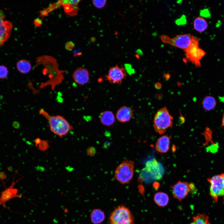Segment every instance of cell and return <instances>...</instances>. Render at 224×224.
<instances>
[{
  "label": "cell",
  "instance_id": "obj_1",
  "mask_svg": "<svg viewBox=\"0 0 224 224\" xmlns=\"http://www.w3.org/2000/svg\"><path fill=\"white\" fill-rule=\"evenodd\" d=\"M36 65L42 64L44 67L43 73L48 75L49 80L45 82H42L40 85V89L50 85L52 90H54L56 86L60 84L64 79L63 73L64 70L58 69L57 60L52 56L44 55L37 58Z\"/></svg>",
  "mask_w": 224,
  "mask_h": 224
},
{
  "label": "cell",
  "instance_id": "obj_2",
  "mask_svg": "<svg viewBox=\"0 0 224 224\" xmlns=\"http://www.w3.org/2000/svg\"><path fill=\"white\" fill-rule=\"evenodd\" d=\"M39 113L48 121L51 131L60 137L66 135L73 129V126L62 116H52L43 109H40Z\"/></svg>",
  "mask_w": 224,
  "mask_h": 224
},
{
  "label": "cell",
  "instance_id": "obj_3",
  "mask_svg": "<svg viewBox=\"0 0 224 224\" xmlns=\"http://www.w3.org/2000/svg\"><path fill=\"white\" fill-rule=\"evenodd\" d=\"M173 119L166 107L160 109L155 114L153 120L155 131L160 134H163L168 128L172 127Z\"/></svg>",
  "mask_w": 224,
  "mask_h": 224
},
{
  "label": "cell",
  "instance_id": "obj_4",
  "mask_svg": "<svg viewBox=\"0 0 224 224\" xmlns=\"http://www.w3.org/2000/svg\"><path fill=\"white\" fill-rule=\"evenodd\" d=\"M164 173L162 164L154 159L147 161L142 170L140 177L141 180L153 181L161 179Z\"/></svg>",
  "mask_w": 224,
  "mask_h": 224
},
{
  "label": "cell",
  "instance_id": "obj_5",
  "mask_svg": "<svg viewBox=\"0 0 224 224\" xmlns=\"http://www.w3.org/2000/svg\"><path fill=\"white\" fill-rule=\"evenodd\" d=\"M134 163L131 160H127L123 161L116 169L114 178L122 184L129 183L133 177Z\"/></svg>",
  "mask_w": 224,
  "mask_h": 224
},
{
  "label": "cell",
  "instance_id": "obj_6",
  "mask_svg": "<svg viewBox=\"0 0 224 224\" xmlns=\"http://www.w3.org/2000/svg\"><path fill=\"white\" fill-rule=\"evenodd\" d=\"M110 224H134V219L130 210L124 205L116 208L110 214Z\"/></svg>",
  "mask_w": 224,
  "mask_h": 224
},
{
  "label": "cell",
  "instance_id": "obj_7",
  "mask_svg": "<svg viewBox=\"0 0 224 224\" xmlns=\"http://www.w3.org/2000/svg\"><path fill=\"white\" fill-rule=\"evenodd\" d=\"M199 44L198 38L192 36L189 46L184 50L187 59L198 67L201 66L200 60L206 54L203 50L199 48Z\"/></svg>",
  "mask_w": 224,
  "mask_h": 224
},
{
  "label": "cell",
  "instance_id": "obj_8",
  "mask_svg": "<svg viewBox=\"0 0 224 224\" xmlns=\"http://www.w3.org/2000/svg\"><path fill=\"white\" fill-rule=\"evenodd\" d=\"M209 195L216 202L219 198L224 197V173L209 178Z\"/></svg>",
  "mask_w": 224,
  "mask_h": 224
},
{
  "label": "cell",
  "instance_id": "obj_9",
  "mask_svg": "<svg viewBox=\"0 0 224 224\" xmlns=\"http://www.w3.org/2000/svg\"><path fill=\"white\" fill-rule=\"evenodd\" d=\"M175 198L181 201L184 199L189 192H196L197 189L194 184L179 181L171 186Z\"/></svg>",
  "mask_w": 224,
  "mask_h": 224
},
{
  "label": "cell",
  "instance_id": "obj_10",
  "mask_svg": "<svg viewBox=\"0 0 224 224\" xmlns=\"http://www.w3.org/2000/svg\"><path fill=\"white\" fill-rule=\"evenodd\" d=\"M192 37L190 34H186L179 35L172 38L166 35H163L161 39L165 43L171 44L184 50L189 46Z\"/></svg>",
  "mask_w": 224,
  "mask_h": 224
},
{
  "label": "cell",
  "instance_id": "obj_11",
  "mask_svg": "<svg viewBox=\"0 0 224 224\" xmlns=\"http://www.w3.org/2000/svg\"><path fill=\"white\" fill-rule=\"evenodd\" d=\"M126 76L127 73L125 69L122 66L116 65L110 68L105 77L110 83L120 85Z\"/></svg>",
  "mask_w": 224,
  "mask_h": 224
},
{
  "label": "cell",
  "instance_id": "obj_12",
  "mask_svg": "<svg viewBox=\"0 0 224 224\" xmlns=\"http://www.w3.org/2000/svg\"><path fill=\"white\" fill-rule=\"evenodd\" d=\"M17 181H14V179L11 185L2 191L0 195V206H6V203L10 200L16 198H21V196L18 194L17 189L14 186Z\"/></svg>",
  "mask_w": 224,
  "mask_h": 224
},
{
  "label": "cell",
  "instance_id": "obj_13",
  "mask_svg": "<svg viewBox=\"0 0 224 224\" xmlns=\"http://www.w3.org/2000/svg\"><path fill=\"white\" fill-rule=\"evenodd\" d=\"M72 78L75 82L78 85L83 86L87 83L90 80V74L85 68L80 67L73 72Z\"/></svg>",
  "mask_w": 224,
  "mask_h": 224
},
{
  "label": "cell",
  "instance_id": "obj_14",
  "mask_svg": "<svg viewBox=\"0 0 224 224\" xmlns=\"http://www.w3.org/2000/svg\"><path fill=\"white\" fill-rule=\"evenodd\" d=\"M80 0L61 1V5L65 13L67 15L73 16L76 15L79 9L78 4Z\"/></svg>",
  "mask_w": 224,
  "mask_h": 224
},
{
  "label": "cell",
  "instance_id": "obj_15",
  "mask_svg": "<svg viewBox=\"0 0 224 224\" xmlns=\"http://www.w3.org/2000/svg\"><path fill=\"white\" fill-rule=\"evenodd\" d=\"M134 110L131 108L127 106L120 107L117 110L116 117L117 120L122 123L129 121L133 115Z\"/></svg>",
  "mask_w": 224,
  "mask_h": 224
},
{
  "label": "cell",
  "instance_id": "obj_16",
  "mask_svg": "<svg viewBox=\"0 0 224 224\" xmlns=\"http://www.w3.org/2000/svg\"><path fill=\"white\" fill-rule=\"evenodd\" d=\"M12 26L10 21L5 20L0 26V47L10 37Z\"/></svg>",
  "mask_w": 224,
  "mask_h": 224
},
{
  "label": "cell",
  "instance_id": "obj_17",
  "mask_svg": "<svg viewBox=\"0 0 224 224\" xmlns=\"http://www.w3.org/2000/svg\"><path fill=\"white\" fill-rule=\"evenodd\" d=\"M171 136L167 135L163 136L157 140L156 144V149L157 152L165 153L169 150L170 140Z\"/></svg>",
  "mask_w": 224,
  "mask_h": 224
},
{
  "label": "cell",
  "instance_id": "obj_18",
  "mask_svg": "<svg viewBox=\"0 0 224 224\" xmlns=\"http://www.w3.org/2000/svg\"><path fill=\"white\" fill-rule=\"evenodd\" d=\"M100 120L103 125L109 126L112 125L115 121V118L113 113L109 110L102 112L100 114Z\"/></svg>",
  "mask_w": 224,
  "mask_h": 224
},
{
  "label": "cell",
  "instance_id": "obj_19",
  "mask_svg": "<svg viewBox=\"0 0 224 224\" xmlns=\"http://www.w3.org/2000/svg\"><path fill=\"white\" fill-rule=\"evenodd\" d=\"M91 222L94 224H99L105 220V215L104 212L99 209H93L90 215Z\"/></svg>",
  "mask_w": 224,
  "mask_h": 224
},
{
  "label": "cell",
  "instance_id": "obj_20",
  "mask_svg": "<svg viewBox=\"0 0 224 224\" xmlns=\"http://www.w3.org/2000/svg\"><path fill=\"white\" fill-rule=\"evenodd\" d=\"M17 70L21 73L27 74L31 70V65L30 63L26 59H21L18 61L16 64Z\"/></svg>",
  "mask_w": 224,
  "mask_h": 224
},
{
  "label": "cell",
  "instance_id": "obj_21",
  "mask_svg": "<svg viewBox=\"0 0 224 224\" xmlns=\"http://www.w3.org/2000/svg\"><path fill=\"white\" fill-rule=\"evenodd\" d=\"M154 200L156 204L160 207H164L168 203L169 198L166 193L159 192L155 194L154 197Z\"/></svg>",
  "mask_w": 224,
  "mask_h": 224
},
{
  "label": "cell",
  "instance_id": "obj_22",
  "mask_svg": "<svg viewBox=\"0 0 224 224\" xmlns=\"http://www.w3.org/2000/svg\"><path fill=\"white\" fill-rule=\"evenodd\" d=\"M194 28L199 32H202L206 30L208 27L206 21L203 17L198 16L194 20Z\"/></svg>",
  "mask_w": 224,
  "mask_h": 224
},
{
  "label": "cell",
  "instance_id": "obj_23",
  "mask_svg": "<svg viewBox=\"0 0 224 224\" xmlns=\"http://www.w3.org/2000/svg\"><path fill=\"white\" fill-rule=\"evenodd\" d=\"M202 105L205 110L210 111L213 110L216 107L217 101L213 97L207 96L203 99L202 101Z\"/></svg>",
  "mask_w": 224,
  "mask_h": 224
},
{
  "label": "cell",
  "instance_id": "obj_24",
  "mask_svg": "<svg viewBox=\"0 0 224 224\" xmlns=\"http://www.w3.org/2000/svg\"><path fill=\"white\" fill-rule=\"evenodd\" d=\"M192 219L189 224H210L208 216L204 214L197 215L193 217Z\"/></svg>",
  "mask_w": 224,
  "mask_h": 224
},
{
  "label": "cell",
  "instance_id": "obj_25",
  "mask_svg": "<svg viewBox=\"0 0 224 224\" xmlns=\"http://www.w3.org/2000/svg\"><path fill=\"white\" fill-rule=\"evenodd\" d=\"M8 70L7 67L3 65H0V79H4L7 78L8 75Z\"/></svg>",
  "mask_w": 224,
  "mask_h": 224
},
{
  "label": "cell",
  "instance_id": "obj_26",
  "mask_svg": "<svg viewBox=\"0 0 224 224\" xmlns=\"http://www.w3.org/2000/svg\"><path fill=\"white\" fill-rule=\"evenodd\" d=\"M92 3L95 7L98 8H100L104 7L105 5L106 0H92Z\"/></svg>",
  "mask_w": 224,
  "mask_h": 224
},
{
  "label": "cell",
  "instance_id": "obj_27",
  "mask_svg": "<svg viewBox=\"0 0 224 224\" xmlns=\"http://www.w3.org/2000/svg\"><path fill=\"white\" fill-rule=\"evenodd\" d=\"M38 145L39 148L41 151H45L49 147V145L48 142L44 140H41Z\"/></svg>",
  "mask_w": 224,
  "mask_h": 224
},
{
  "label": "cell",
  "instance_id": "obj_28",
  "mask_svg": "<svg viewBox=\"0 0 224 224\" xmlns=\"http://www.w3.org/2000/svg\"><path fill=\"white\" fill-rule=\"evenodd\" d=\"M74 46V44L73 42L69 41L66 44L65 47L67 50H71L73 49Z\"/></svg>",
  "mask_w": 224,
  "mask_h": 224
},
{
  "label": "cell",
  "instance_id": "obj_29",
  "mask_svg": "<svg viewBox=\"0 0 224 224\" xmlns=\"http://www.w3.org/2000/svg\"><path fill=\"white\" fill-rule=\"evenodd\" d=\"M5 17V15L4 12L2 10H0V26L4 21Z\"/></svg>",
  "mask_w": 224,
  "mask_h": 224
},
{
  "label": "cell",
  "instance_id": "obj_30",
  "mask_svg": "<svg viewBox=\"0 0 224 224\" xmlns=\"http://www.w3.org/2000/svg\"><path fill=\"white\" fill-rule=\"evenodd\" d=\"M34 25L36 26H40L42 24V21L39 18H36L34 21Z\"/></svg>",
  "mask_w": 224,
  "mask_h": 224
},
{
  "label": "cell",
  "instance_id": "obj_31",
  "mask_svg": "<svg viewBox=\"0 0 224 224\" xmlns=\"http://www.w3.org/2000/svg\"><path fill=\"white\" fill-rule=\"evenodd\" d=\"M202 15L204 16H208L209 15V11L208 10H205L201 12Z\"/></svg>",
  "mask_w": 224,
  "mask_h": 224
},
{
  "label": "cell",
  "instance_id": "obj_32",
  "mask_svg": "<svg viewBox=\"0 0 224 224\" xmlns=\"http://www.w3.org/2000/svg\"><path fill=\"white\" fill-rule=\"evenodd\" d=\"M155 86L156 89H159L161 88L162 85L160 82H157L155 84Z\"/></svg>",
  "mask_w": 224,
  "mask_h": 224
},
{
  "label": "cell",
  "instance_id": "obj_33",
  "mask_svg": "<svg viewBox=\"0 0 224 224\" xmlns=\"http://www.w3.org/2000/svg\"><path fill=\"white\" fill-rule=\"evenodd\" d=\"M41 141V140L39 138H37L35 140V143L36 146L38 145V144L40 143Z\"/></svg>",
  "mask_w": 224,
  "mask_h": 224
},
{
  "label": "cell",
  "instance_id": "obj_34",
  "mask_svg": "<svg viewBox=\"0 0 224 224\" xmlns=\"http://www.w3.org/2000/svg\"><path fill=\"white\" fill-rule=\"evenodd\" d=\"M170 75L169 74H165L164 76V78L166 80H168L170 78Z\"/></svg>",
  "mask_w": 224,
  "mask_h": 224
},
{
  "label": "cell",
  "instance_id": "obj_35",
  "mask_svg": "<svg viewBox=\"0 0 224 224\" xmlns=\"http://www.w3.org/2000/svg\"><path fill=\"white\" fill-rule=\"evenodd\" d=\"M180 120L181 121V122H182V123L184 122L185 120L184 118L181 114H180Z\"/></svg>",
  "mask_w": 224,
  "mask_h": 224
},
{
  "label": "cell",
  "instance_id": "obj_36",
  "mask_svg": "<svg viewBox=\"0 0 224 224\" xmlns=\"http://www.w3.org/2000/svg\"><path fill=\"white\" fill-rule=\"evenodd\" d=\"M222 126H224V113L223 115L222 121Z\"/></svg>",
  "mask_w": 224,
  "mask_h": 224
}]
</instances>
